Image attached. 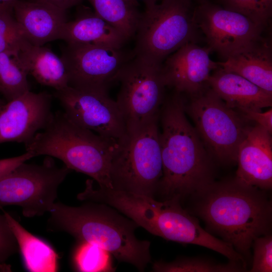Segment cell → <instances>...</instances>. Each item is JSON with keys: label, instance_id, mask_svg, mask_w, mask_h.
<instances>
[{"label": "cell", "instance_id": "cell-1", "mask_svg": "<svg viewBox=\"0 0 272 272\" xmlns=\"http://www.w3.org/2000/svg\"><path fill=\"white\" fill-rule=\"evenodd\" d=\"M159 116L163 173L156 196L181 202L215 181L214 161L185 115L181 93L163 102Z\"/></svg>", "mask_w": 272, "mask_h": 272}, {"label": "cell", "instance_id": "cell-2", "mask_svg": "<svg viewBox=\"0 0 272 272\" xmlns=\"http://www.w3.org/2000/svg\"><path fill=\"white\" fill-rule=\"evenodd\" d=\"M193 210L210 231L244 258L257 237L270 233L271 204L261 189L235 178L214 181L191 196Z\"/></svg>", "mask_w": 272, "mask_h": 272}, {"label": "cell", "instance_id": "cell-3", "mask_svg": "<svg viewBox=\"0 0 272 272\" xmlns=\"http://www.w3.org/2000/svg\"><path fill=\"white\" fill-rule=\"evenodd\" d=\"M86 202L79 207L55 202L49 212V229L67 233L80 242L97 245L119 261L144 271L151 261V243L136 237L139 226L108 205Z\"/></svg>", "mask_w": 272, "mask_h": 272}, {"label": "cell", "instance_id": "cell-4", "mask_svg": "<svg viewBox=\"0 0 272 272\" xmlns=\"http://www.w3.org/2000/svg\"><path fill=\"white\" fill-rule=\"evenodd\" d=\"M105 203L152 234L167 240L197 245L218 252L230 261L246 266L244 257L233 247L203 229L197 219L184 209L176 198H155L111 189Z\"/></svg>", "mask_w": 272, "mask_h": 272}, {"label": "cell", "instance_id": "cell-5", "mask_svg": "<svg viewBox=\"0 0 272 272\" xmlns=\"http://www.w3.org/2000/svg\"><path fill=\"white\" fill-rule=\"evenodd\" d=\"M25 145L26 152L61 160L71 170L92 177L100 187L113 189L110 178L113 156L119 143L107 140L57 112L45 127Z\"/></svg>", "mask_w": 272, "mask_h": 272}, {"label": "cell", "instance_id": "cell-6", "mask_svg": "<svg viewBox=\"0 0 272 272\" xmlns=\"http://www.w3.org/2000/svg\"><path fill=\"white\" fill-rule=\"evenodd\" d=\"M159 117L119 143L110 166L113 189L155 198L163 173Z\"/></svg>", "mask_w": 272, "mask_h": 272}, {"label": "cell", "instance_id": "cell-7", "mask_svg": "<svg viewBox=\"0 0 272 272\" xmlns=\"http://www.w3.org/2000/svg\"><path fill=\"white\" fill-rule=\"evenodd\" d=\"M189 0H160L141 15L133 51L135 56L161 64L195 34Z\"/></svg>", "mask_w": 272, "mask_h": 272}, {"label": "cell", "instance_id": "cell-8", "mask_svg": "<svg viewBox=\"0 0 272 272\" xmlns=\"http://www.w3.org/2000/svg\"><path fill=\"white\" fill-rule=\"evenodd\" d=\"M185 110L208 152L223 164L237 162L239 146L251 126L237 110L229 107L209 86L191 96Z\"/></svg>", "mask_w": 272, "mask_h": 272}, {"label": "cell", "instance_id": "cell-9", "mask_svg": "<svg viewBox=\"0 0 272 272\" xmlns=\"http://www.w3.org/2000/svg\"><path fill=\"white\" fill-rule=\"evenodd\" d=\"M71 171L65 165L57 166L48 156L41 164L22 163L0 177V209L17 206L28 218L49 212L58 187Z\"/></svg>", "mask_w": 272, "mask_h": 272}, {"label": "cell", "instance_id": "cell-10", "mask_svg": "<svg viewBox=\"0 0 272 272\" xmlns=\"http://www.w3.org/2000/svg\"><path fill=\"white\" fill-rule=\"evenodd\" d=\"M162 64L134 56L121 70L116 102L127 133L136 131L159 116L166 87Z\"/></svg>", "mask_w": 272, "mask_h": 272}, {"label": "cell", "instance_id": "cell-11", "mask_svg": "<svg viewBox=\"0 0 272 272\" xmlns=\"http://www.w3.org/2000/svg\"><path fill=\"white\" fill-rule=\"evenodd\" d=\"M55 96L64 114L77 125L118 143L126 135L123 115L108 91L68 86L56 91Z\"/></svg>", "mask_w": 272, "mask_h": 272}, {"label": "cell", "instance_id": "cell-12", "mask_svg": "<svg viewBox=\"0 0 272 272\" xmlns=\"http://www.w3.org/2000/svg\"><path fill=\"white\" fill-rule=\"evenodd\" d=\"M134 56L122 47L67 45L61 58L69 75V86L108 91L126 63Z\"/></svg>", "mask_w": 272, "mask_h": 272}, {"label": "cell", "instance_id": "cell-13", "mask_svg": "<svg viewBox=\"0 0 272 272\" xmlns=\"http://www.w3.org/2000/svg\"><path fill=\"white\" fill-rule=\"evenodd\" d=\"M194 19L209 47L225 59L260 38L263 28L239 13L210 5L200 7Z\"/></svg>", "mask_w": 272, "mask_h": 272}, {"label": "cell", "instance_id": "cell-14", "mask_svg": "<svg viewBox=\"0 0 272 272\" xmlns=\"http://www.w3.org/2000/svg\"><path fill=\"white\" fill-rule=\"evenodd\" d=\"M51 96L46 92L30 90L0 106V144L26 145L43 129L53 113Z\"/></svg>", "mask_w": 272, "mask_h": 272}, {"label": "cell", "instance_id": "cell-15", "mask_svg": "<svg viewBox=\"0 0 272 272\" xmlns=\"http://www.w3.org/2000/svg\"><path fill=\"white\" fill-rule=\"evenodd\" d=\"M211 51L189 42L169 55L162 64L166 87L190 96L208 87L211 72L220 66L211 59Z\"/></svg>", "mask_w": 272, "mask_h": 272}, {"label": "cell", "instance_id": "cell-16", "mask_svg": "<svg viewBox=\"0 0 272 272\" xmlns=\"http://www.w3.org/2000/svg\"><path fill=\"white\" fill-rule=\"evenodd\" d=\"M235 179L261 190L272 187L271 134L259 125L251 126L240 144Z\"/></svg>", "mask_w": 272, "mask_h": 272}, {"label": "cell", "instance_id": "cell-17", "mask_svg": "<svg viewBox=\"0 0 272 272\" xmlns=\"http://www.w3.org/2000/svg\"><path fill=\"white\" fill-rule=\"evenodd\" d=\"M13 14L24 38L36 46L59 39L67 22L66 11L36 0H17Z\"/></svg>", "mask_w": 272, "mask_h": 272}, {"label": "cell", "instance_id": "cell-18", "mask_svg": "<svg viewBox=\"0 0 272 272\" xmlns=\"http://www.w3.org/2000/svg\"><path fill=\"white\" fill-rule=\"evenodd\" d=\"M210 76L209 86L230 108L236 110L261 111L262 108L271 106L272 94L220 66Z\"/></svg>", "mask_w": 272, "mask_h": 272}, {"label": "cell", "instance_id": "cell-19", "mask_svg": "<svg viewBox=\"0 0 272 272\" xmlns=\"http://www.w3.org/2000/svg\"><path fill=\"white\" fill-rule=\"evenodd\" d=\"M225 71L237 74L272 94V53L260 38L218 62Z\"/></svg>", "mask_w": 272, "mask_h": 272}, {"label": "cell", "instance_id": "cell-20", "mask_svg": "<svg viewBox=\"0 0 272 272\" xmlns=\"http://www.w3.org/2000/svg\"><path fill=\"white\" fill-rule=\"evenodd\" d=\"M67 44L94 45L123 47L127 41L115 28L95 13L81 15L75 20L66 22L60 38Z\"/></svg>", "mask_w": 272, "mask_h": 272}, {"label": "cell", "instance_id": "cell-21", "mask_svg": "<svg viewBox=\"0 0 272 272\" xmlns=\"http://www.w3.org/2000/svg\"><path fill=\"white\" fill-rule=\"evenodd\" d=\"M19 55L28 74L40 84L56 91L69 86V75L64 61L49 48L27 42Z\"/></svg>", "mask_w": 272, "mask_h": 272}, {"label": "cell", "instance_id": "cell-22", "mask_svg": "<svg viewBox=\"0 0 272 272\" xmlns=\"http://www.w3.org/2000/svg\"><path fill=\"white\" fill-rule=\"evenodd\" d=\"M4 215L16 239L25 266L33 272H53L57 267L58 255L46 242L26 230L9 214Z\"/></svg>", "mask_w": 272, "mask_h": 272}, {"label": "cell", "instance_id": "cell-23", "mask_svg": "<svg viewBox=\"0 0 272 272\" xmlns=\"http://www.w3.org/2000/svg\"><path fill=\"white\" fill-rule=\"evenodd\" d=\"M95 13L128 40L135 35L141 17L137 6L128 0H88Z\"/></svg>", "mask_w": 272, "mask_h": 272}, {"label": "cell", "instance_id": "cell-24", "mask_svg": "<svg viewBox=\"0 0 272 272\" xmlns=\"http://www.w3.org/2000/svg\"><path fill=\"white\" fill-rule=\"evenodd\" d=\"M28 75L18 51L0 52V93L7 101L30 90Z\"/></svg>", "mask_w": 272, "mask_h": 272}, {"label": "cell", "instance_id": "cell-25", "mask_svg": "<svg viewBox=\"0 0 272 272\" xmlns=\"http://www.w3.org/2000/svg\"><path fill=\"white\" fill-rule=\"evenodd\" d=\"M243 264L230 261L218 262L208 258L182 257L171 262L156 261L152 270L156 272H239L246 270Z\"/></svg>", "mask_w": 272, "mask_h": 272}, {"label": "cell", "instance_id": "cell-26", "mask_svg": "<svg viewBox=\"0 0 272 272\" xmlns=\"http://www.w3.org/2000/svg\"><path fill=\"white\" fill-rule=\"evenodd\" d=\"M77 269L80 271H113L110 253L99 246L80 242L74 256Z\"/></svg>", "mask_w": 272, "mask_h": 272}, {"label": "cell", "instance_id": "cell-27", "mask_svg": "<svg viewBox=\"0 0 272 272\" xmlns=\"http://www.w3.org/2000/svg\"><path fill=\"white\" fill-rule=\"evenodd\" d=\"M226 8L239 13L263 28L271 17L272 0H223Z\"/></svg>", "mask_w": 272, "mask_h": 272}, {"label": "cell", "instance_id": "cell-28", "mask_svg": "<svg viewBox=\"0 0 272 272\" xmlns=\"http://www.w3.org/2000/svg\"><path fill=\"white\" fill-rule=\"evenodd\" d=\"M13 14L0 11V52L19 51L28 42L23 36Z\"/></svg>", "mask_w": 272, "mask_h": 272}, {"label": "cell", "instance_id": "cell-29", "mask_svg": "<svg viewBox=\"0 0 272 272\" xmlns=\"http://www.w3.org/2000/svg\"><path fill=\"white\" fill-rule=\"evenodd\" d=\"M252 246H253V257L250 271L271 272V235L269 233L256 238Z\"/></svg>", "mask_w": 272, "mask_h": 272}, {"label": "cell", "instance_id": "cell-30", "mask_svg": "<svg viewBox=\"0 0 272 272\" xmlns=\"http://www.w3.org/2000/svg\"><path fill=\"white\" fill-rule=\"evenodd\" d=\"M19 250L16 239L4 214H0V268L4 267L6 260Z\"/></svg>", "mask_w": 272, "mask_h": 272}, {"label": "cell", "instance_id": "cell-31", "mask_svg": "<svg viewBox=\"0 0 272 272\" xmlns=\"http://www.w3.org/2000/svg\"><path fill=\"white\" fill-rule=\"evenodd\" d=\"M247 120L253 121L267 130L270 134L272 133V109L264 112L248 109L237 110Z\"/></svg>", "mask_w": 272, "mask_h": 272}, {"label": "cell", "instance_id": "cell-32", "mask_svg": "<svg viewBox=\"0 0 272 272\" xmlns=\"http://www.w3.org/2000/svg\"><path fill=\"white\" fill-rule=\"evenodd\" d=\"M33 157L31 153L26 152L20 156L0 159V177Z\"/></svg>", "mask_w": 272, "mask_h": 272}, {"label": "cell", "instance_id": "cell-33", "mask_svg": "<svg viewBox=\"0 0 272 272\" xmlns=\"http://www.w3.org/2000/svg\"><path fill=\"white\" fill-rule=\"evenodd\" d=\"M52 5L61 10L67 9L79 4L82 0H36Z\"/></svg>", "mask_w": 272, "mask_h": 272}, {"label": "cell", "instance_id": "cell-34", "mask_svg": "<svg viewBox=\"0 0 272 272\" xmlns=\"http://www.w3.org/2000/svg\"><path fill=\"white\" fill-rule=\"evenodd\" d=\"M17 0H0V11L13 12V7Z\"/></svg>", "mask_w": 272, "mask_h": 272}, {"label": "cell", "instance_id": "cell-35", "mask_svg": "<svg viewBox=\"0 0 272 272\" xmlns=\"http://www.w3.org/2000/svg\"><path fill=\"white\" fill-rule=\"evenodd\" d=\"M145 5L146 8L151 7L157 4L160 0H141Z\"/></svg>", "mask_w": 272, "mask_h": 272}, {"label": "cell", "instance_id": "cell-36", "mask_svg": "<svg viewBox=\"0 0 272 272\" xmlns=\"http://www.w3.org/2000/svg\"><path fill=\"white\" fill-rule=\"evenodd\" d=\"M128 1L135 6H137L138 5V0H128Z\"/></svg>", "mask_w": 272, "mask_h": 272}, {"label": "cell", "instance_id": "cell-37", "mask_svg": "<svg viewBox=\"0 0 272 272\" xmlns=\"http://www.w3.org/2000/svg\"><path fill=\"white\" fill-rule=\"evenodd\" d=\"M4 103L3 102V101H2V100L0 98V106L3 104Z\"/></svg>", "mask_w": 272, "mask_h": 272}, {"label": "cell", "instance_id": "cell-38", "mask_svg": "<svg viewBox=\"0 0 272 272\" xmlns=\"http://www.w3.org/2000/svg\"></svg>", "mask_w": 272, "mask_h": 272}]
</instances>
